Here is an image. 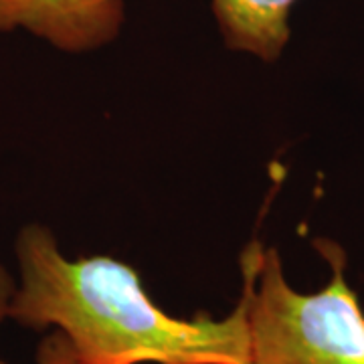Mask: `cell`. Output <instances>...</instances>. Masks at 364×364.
Returning a JSON list of instances; mask_svg holds the SVG:
<instances>
[{"label": "cell", "instance_id": "52a82bcc", "mask_svg": "<svg viewBox=\"0 0 364 364\" xmlns=\"http://www.w3.org/2000/svg\"><path fill=\"white\" fill-rule=\"evenodd\" d=\"M0 364H9V363H4V360H0Z\"/></svg>", "mask_w": 364, "mask_h": 364}, {"label": "cell", "instance_id": "277c9868", "mask_svg": "<svg viewBox=\"0 0 364 364\" xmlns=\"http://www.w3.org/2000/svg\"><path fill=\"white\" fill-rule=\"evenodd\" d=\"M299 0H210L229 49L275 63L291 39V11Z\"/></svg>", "mask_w": 364, "mask_h": 364}, {"label": "cell", "instance_id": "7a4b0ae2", "mask_svg": "<svg viewBox=\"0 0 364 364\" xmlns=\"http://www.w3.org/2000/svg\"><path fill=\"white\" fill-rule=\"evenodd\" d=\"M314 247L330 279L312 294L287 282L275 247L253 239L243 251L249 364H364V310L346 279V251L326 237Z\"/></svg>", "mask_w": 364, "mask_h": 364}, {"label": "cell", "instance_id": "3957f363", "mask_svg": "<svg viewBox=\"0 0 364 364\" xmlns=\"http://www.w3.org/2000/svg\"><path fill=\"white\" fill-rule=\"evenodd\" d=\"M124 23L126 0H0V33L23 31L69 55L114 43Z\"/></svg>", "mask_w": 364, "mask_h": 364}, {"label": "cell", "instance_id": "5b68a950", "mask_svg": "<svg viewBox=\"0 0 364 364\" xmlns=\"http://www.w3.org/2000/svg\"><path fill=\"white\" fill-rule=\"evenodd\" d=\"M35 364H81L63 334L53 332L41 340Z\"/></svg>", "mask_w": 364, "mask_h": 364}, {"label": "cell", "instance_id": "8992f818", "mask_svg": "<svg viewBox=\"0 0 364 364\" xmlns=\"http://www.w3.org/2000/svg\"><path fill=\"white\" fill-rule=\"evenodd\" d=\"M14 287H16V279L6 272V267L0 261V326H2L4 320H9V310H11Z\"/></svg>", "mask_w": 364, "mask_h": 364}, {"label": "cell", "instance_id": "6da1fadb", "mask_svg": "<svg viewBox=\"0 0 364 364\" xmlns=\"http://www.w3.org/2000/svg\"><path fill=\"white\" fill-rule=\"evenodd\" d=\"M9 320L63 334L81 364H249L247 294L225 318L164 312L140 273L107 255L69 259L45 225L21 229Z\"/></svg>", "mask_w": 364, "mask_h": 364}]
</instances>
